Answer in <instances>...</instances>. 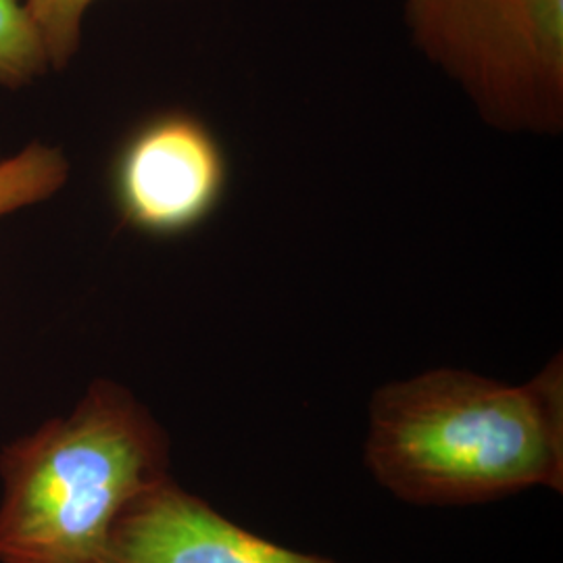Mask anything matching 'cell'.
<instances>
[{"label": "cell", "instance_id": "obj_5", "mask_svg": "<svg viewBox=\"0 0 563 563\" xmlns=\"http://www.w3.org/2000/svg\"><path fill=\"white\" fill-rule=\"evenodd\" d=\"M95 563H339L272 543L172 476L130 505Z\"/></svg>", "mask_w": 563, "mask_h": 563}, {"label": "cell", "instance_id": "obj_4", "mask_svg": "<svg viewBox=\"0 0 563 563\" xmlns=\"http://www.w3.org/2000/svg\"><path fill=\"white\" fill-rule=\"evenodd\" d=\"M230 163L216 132L192 113L165 111L141 123L113 163L123 222L151 236H180L222 205Z\"/></svg>", "mask_w": 563, "mask_h": 563}, {"label": "cell", "instance_id": "obj_1", "mask_svg": "<svg viewBox=\"0 0 563 563\" xmlns=\"http://www.w3.org/2000/svg\"><path fill=\"white\" fill-rule=\"evenodd\" d=\"M365 465L405 504L562 493V355L523 384L453 367L384 384L369 401Z\"/></svg>", "mask_w": 563, "mask_h": 563}, {"label": "cell", "instance_id": "obj_2", "mask_svg": "<svg viewBox=\"0 0 563 563\" xmlns=\"http://www.w3.org/2000/svg\"><path fill=\"white\" fill-rule=\"evenodd\" d=\"M167 478L159 422L125 386L95 380L0 451V563L97 562L121 514Z\"/></svg>", "mask_w": 563, "mask_h": 563}, {"label": "cell", "instance_id": "obj_8", "mask_svg": "<svg viewBox=\"0 0 563 563\" xmlns=\"http://www.w3.org/2000/svg\"><path fill=\"white\" fill-rule=\"evenodd\" d=\"M95 0H23L48 65L67 67L81 44L84 18Z\"/></svg>", "mask_w": 563, "mask_h": 563}, {"label": "cell", "instance_id": "obj_7", "mask_svg": "<svg viewBox=\"0 0 563 563\" xmlns=\"http://www.w3.org/2000/svg\"><path fill=\"white\" fill-rule=\"evenodd\" d=\"M51 69L23 0H0V86L21 88Z\"/></svg>", "mask_w": 563, "mask_h": 563}, {"label": "cell", "instance_id": "obj_3", "mask_svg": "<svg viewBox=\"0 0 563 563\" xmlns=\"http://www.w3.org/2000/svg\"><path fill=\"white\" fill-rule=\"evenodd\" d=\"M413 46L505 134L563 130V0H401Z\"/></svg>", "mask_w": 563, "mask_h": 563}, {"label": "cell", "instance_id": "obj_6", "mask_svg": "<svg viewBox=\"0 0 563 563\" xmlns=\"http://www.w3.org/2000/svg\"><path fill=\"white\" fill-rule=\"evenodd\" d=\"M69 178V162L57 146L32 142L0 162V218L57 195Z\"/></svg>", "mask_w": 563, "mask_h": 563}]
</instances>
